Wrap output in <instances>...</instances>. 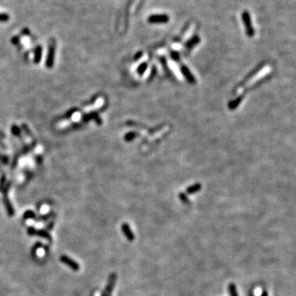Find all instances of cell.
Listing matches in <instances>:
<instances>
[{
    "instance_id": "obj_12",
    "label": "cell",
    "mask_w": 296,
    "mask_h": 296,
    "mask_svg": "<svg viewBox=\"0 0 296 296\" xmlns=\"http://www.w3.org/2000/svg\"><path fill=\"white\" fill-rule=\"evenodd\" d=\"M36 234H37V235L40 236V237H42V238H47V239H49V240H50V239H51V238H50V235L49 234V233H48L46 230H36Z\"/></svg>"
},
{
    "instance_id": "obj_14",
    "label": "cell",
    "mask_w": 296,
    "mask_h": 296,
    "mask_svg": "<svg viewBox=\"0 0 296 296\" xmlns=\"http://www.w3.org/2000/svg\"><path fill=\"white\" fill-rule=\"evenodd\" d=\"M36 215L35 213L32 211H27L25 214H24V218L25 219H32V218H35Z\"/></svg>"
},
{
    "instance_id": "obj_17",
    "label": "cell",
    "mask_w": 296,
    "mask_h": 296,
    "mask_svg": "<svg viewBox=\"0 0 296 296\" xmlns=\"http://www.w3.org/2000/svg\"><path fill=\"white\" fill-rule=\"evenodd\" d=\"M80 117H81V114L80 113H75V114H73V115L72 116V120L78 121Z\"/></svg>"
},
{
    "instance_id": "obj_9",
    "label": "cell",
    "mask_w": 296,
    "mask_h": 296,
    "mask_svg": "<svg viewBox=\"0 0 296 296\" xmlns=\"http://www.w3.org/2000/svg\"><path fill=\"white\" fill-rule=\"evenodd\" d=\"M202 189V185L200 184H196L194 185H192V186L189 187L187 189V193L189 194H193L197 192L200 191V189Z\"/></svg>"
},
{
    "instance_id": "obj_10",
    "label": "cell",
    "mask_w": 296,
    "mask_h": 296,
    "mask_svg": "<svg viewBox=\"0 0 296 296\" xmlns=\"http://www.w3.org/2000/svg\"><path fill=\"white\" fill-rule=\"evenodd\" d=\"M228 290L230 296H238L237 288L234 283H230L228 286Z\"/></svg>"
},
{
    "instance_id": "obj_18",
    "label": "cell",
    "mask_w": 296,
    "mask_h": 296,
    "mask_svg": "<svg viewBox=\"0 0 296 296\" xmlns=\"http://www.w3.org/2000/svg\"><path fill=\"white\" fill-rule=\"evenodd\" d=\"M27 232H28V234H29L30 235H36V230L34 228H32V227L28 229V231H27Z\"/></svg>"
},
{
    "instance_id": "obj_21",
    "label": "cell",
    "mask_w": 296,
    "mask_h": 296,
    "mask_svg": "<svg viewBox=\"0 0 296 296\" xmlns=\"http://www.w3.org/2000/svg\"><path fill=\"white\" fill-rule=\"evenodd\" d=\"M13 40H12V42L13 43H14V44H17V42H18V38L17 37H14V38H13Z\"/></svg>"
},
{
    "instance_id": "obj_19",
    "label": "cell",
    "mask_w": 296,
    "mask_h": 296,
    "mask_svg": "<svg viewBox=\"0 0 296 296\" xmlns=\"http://www.w3.org/2000/svg\"><path fill=\"white\" fill-rule=\"evenodd\" d=\"M171 56H172V58H173L174 59H175V60H178V58H179V56H178V53L174 52V51L171 53Z\"/></svg>"
},
{
    "instance_id": "obj_11",
    "label": "cell",
    "mask_w": 296,
    "mask_h": 296,
    "mask_svg": "<svg viewBox=\"0 0 296 296\" xmlns=\"http://www.w3.org/2000/svg\"><path fill=\"white\" fill-rule=\"evenodd\" d=\"M35 62L36 63H39L40 61V58H41V53H42V49L40 46H38V47L36 49V51H35Z\"/></svg>"
},
{
    "instance_id": "obj_22",
    "label": "cell",
    "mask_w": 296,
    "mask_h": 296,
    "mask_svg": "<svg viewBox=\"0 0 296 296\" xmlns=\"http://www.w3.org/2000/svg\"><path fill=\"white\" fill-rule=\"evenodd\" d=\"M260 296H268V294H267V291H263V292H262Z\"/></svg>"
},
{
    "instance_id": "obj_2",
    "label": "cell",
    "mask_w": 296,
    "mask_h": 296,
    "mask_svg": "<svg viewBox=\"0 0 296 296\" xmlns=\"http://www.w3.org/2000/svg\"><path fill=\"white\" fill-rule=\"evenodd\" d=\"M147 21L152 24H164L170 21V17L167 14H153L148 17Z\"/></svg>"
},
{
    "instance_id": "obj_16",
    "label": "cell",
    "mask_w": 296,
    "mask_h": 296,
    "mask_svg": "<svg viewBox=\"0 0 296 296\" xmlns=\"http://www.w3.org/2000/svg\"><path fill=\"white\" fill-rule=\"evenodd\" d=\"M147 63H142V65L140 66L139 67V68H138V73L140 74H142L143 73H144V71L146 70V68H147Z\"/></svg>"
},
{
    "instance_id": "obj_7",
    "label": "cell",
    "mask_w": 296,
    "mask_h": 296,
    "mask_svg": "<svg viewBox=\"0 0 296 296\" xmlns=\"http://www.w3.org/2000/svg\"><path fill=\"white\" fill-rule=\"evenodd\" d=\"M200 42V38H199V36H193V38H191L190 39H189L188 41L186 42V47L188 48V49H191V48H193V46H195L196 45H197L198 43Z\"/></svg>"
},
{
    "instance_id": "obj_3",
    "label": "cell",
    "mask_w": 296,
    "mask_h": 296,
    "mask_svg": "<svg viewBox=\"0 0 296 296\" xmlns=\"http://www.w3.org/2000/svg\"><path fill=\"white\" fill-rule=\"evenodd\" d=\"M116 280H117V275L115 273H111L109 276L108 279V283L107 286L105 287V291L103 292L102 295L101 296H110L111 293L113 292V290L114 288L116 283Z\"/></svg>"
},
{
    "instance_id": "obj_1",
    "label": "cell",
    "mask_w": 296,
    "mask_h": 296,
    "mask_svg": "<svg viewBox=\"0 0 296 296\" xmlns=\"http://www.w3.org/2000/svg\"><path fill=\"white\" fill-rule=\"evenodd\" d=\"M242 21L244 22L246 30V34L249 37H253L255 34V31L252 23L251 16L248 11H244L241 14Z\"/></svg>"
},
{
    "instance_id": "obj_15",
    "label": "cell",
    "mask_w": 296,
    "mask_h": 296,
    "mask_svg": "<svg viewBox=\"0 0 296 296\" xmlns=\"http://www.w3.org/2000/svg\"><path fill=\"white\" fill-rule=\"evenodd\" d=\"M179 198H180L181 201L184 202V203H189V202L188 197H187V196L184 193H179Z\"/></svg>"
},
{
    "instance_id": "obj_13",
    "label": "cell",
    "mask_w": 296,
    "mask_h": 296,
    "mask_svg": "<svg viewBox=\"0 0 296 296\" xmlns=\"http://www.w3.org/2000/svg\"><path fill=\"white\" fill-rule=\"evenodd\" d=\"M10 19L8 13H0V22H6Z\"/></svg>"
},
{
    "instance_id": "obj_4",
    "label": "cell",
    "mask_w": 296,
    "mask_h": 296,
    "mask_svg": "<svg viewBox=\"0 0 296 296\" xmlns=\"http://www.w3.org/2000/svg\"><path fill=\"white\" fill-rule=\"evenodd\" d=\"M60 261L63 262V264L67 265L68 267H69L71 269H73L74 272H77L80 269V265L77 262H75L74 260L71 259L70 257H68V256L62 255L60 257Z\"/></svg>"
},
{
    "instance_id": "obj_6",
    "label": "cell",
    "mask_w": 296,
    "mask_h": 296,
    "mask_svg": "<svg viewBox=\"0 0 296 296\" xmlns=\"http://www.w3.org/2000/svg\"><path fill=\"white\" fill-rule=\"evenodd\" d=\"M54 51H55V45L54 42L52 41L49 48V54L47 56V62H46V65L49 68L52 67V64L54 63Z\"/></svg>"
},
{
    "instance_id": "obj_5",
    "label": "cell",
    "mask_w": 296,
    "mask_h": 296,
    "mask_svg": "<svg viewBox=\"0 0 296 296\" xmlns=\"http://www.w3.org/2000/svg\"><path fill=\"white\" fill-rule=\"evenodd\" d=\"M122 231H123V234L125 235V237L129 241H133L134 238H135V235H134L133 232L132 231L130 226L127 223H123L122 225Z\"/></svg>"
},
{
    "instance_id": "obj_8",
    "label": "cell",
    "mask_w": 296,
    "mask_h": 296,
    "mask_svg": "<svg viewBox=\"0 0 296 296\" xmlns=\"http://www.w3.org/2000/svg\"><path fill=\"white\" fill-rule=\"evenodd\" d=\"M181 70H182V73H183V74H184V76L186 77L187 79H188V81H189V82H192V83H193V82H195V79H194L193 76L192 75L191 73H189V69H188L185 66H182Z\"/></svg>"
},
{
    "instance_id": "obj_20",
    "label": "cell",
    "mask_w": 296,
    "mask_h": 296,
    "mask_svg": "<svg viewBox=\"0 0 296 296\" xmlns=\"http://www.w3.org/2000/svg\"><path fill=\"white\" fill-rule=\"evenodd\" d=\"M135 135H136V134L133 133H130L127 134L126 137H129V138H128L127 140H128V141H130V140H132V139H133V137H134V136H135Z\"/></svg>"
}]
</instances>
